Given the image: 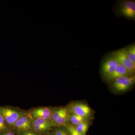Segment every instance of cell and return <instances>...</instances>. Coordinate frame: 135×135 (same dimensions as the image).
<instances>
[{
	"label": "cell",
	"instance_id": "cell-1",
	"mask_svg": "<svg viewBox=\"0 0 135 135\" xmlns=\"http://www.w3.org/2000/svg\"><path fill=\"white\" fill-rule=\"evenodd\" d=\"M113 11L118 17L129 20H135V1L118 0L113 8Z\"/></svg>",
	"mask_w": 135,
	"mask_h": 135
},
{
	"label": "cell",
	"instance_id": "cell-2",
	"mask_svg": "<svg viewBox=\"0 0 135 135\" xmlns=\"http://www.w3.org/2000/svg\"><path fill=\"white\" fill-rule=\"evenodd\" d=\"M119 64L113 51L106 53L103 56L100 65V72L104 80L107 81Z\"/></svg>",
	"mask_w": 135,
	"mask_h": 135
},
{
	"label": "cell",
	"instance_id": "cell-3",
	"mask_svg": "<svg viewBox=\"0 0 135 135\" xmlns=\"http://www.w3.org/2000/svg\"><path fill=\"white\" fill-rule=\"evenodd\" d=\"M135 83V74L119 77L108 83L111 89L118 93L127 91L134 86Z\"/></svg>",
	"mask_w": 135,
	"mask_h": 135
},
{
	"label": "cell",
	"instance_id": "cell-4",
	"mask_svg": "<svg viewBox=\"0 0 135 135\" xmlns=\"http://www.w3.org/2000/svg\"><path fill=\"white\" fill-rule=\"evenodd\" d=\"M26 113L25 111L15 107L0 106V115L11 128L15 122Z\"/></svg>",
	"mask_w": 135,
	"mask_h": 135
},
{
	"label": "cell",
	"instance_id": "cell-5",
	"mask_svg": "<svg viewBox=\"0 0 135 135\" xmlns=\"http://www.w3.org/2000/svg\"><path fill=\"white\" fill-rule=\"evenodd\" d=\"M33 130L40 135H45L50 132L53 127L50 120L42 119H32Z\"/></svg>",
	"mask_w": 135,
	"mask_h": 135
},
{
	"label": "cell",
	"instance_id": "cell-6",
	"mask_svg": "<svg viewBox=\"0 0 135 135\" xmlns=\"http://www.w3.org/2000/svg\"><path fill=\"white\" fill-rule=\"evenodd\" d=\"M67 108L70 113L88 118L91 115L92 110L87 104L79 102H73L68 105Z\"/></svg>",
	"mask_w": 135,
	"mask_h": 135
},
{
	"label": "cell",
	"instance_id": "cell-7",
	"mask_svg": "<svg viewBox=\"0 0 135 135\" xmlns=\"http://www.w3.org/2000/svg\"><path fill=\"white\" fill-rule=\"evenodd\" d=\"M11 128L16 133L25 131H33L32 119L28 113L20 117L13 124Z\"/></svg>",
	"mask_w": 135,
	"mask_h": 135
},
{
	"label": "cell",
	"instance_id": "cell-8",
	"mask_svg": "<svg viewBox=\"0 0 135 135\" xmlns=\"http://www.w3.org/2000/svg\"><path fill=\"white\" fill-rule=\"evenodd\" d=\"M118 62L123 66L132 74L135 73V64L130 62L125 53L124 49L122 48L113 51Z\"/></svg>",
	"mask_w": 135,
	"mask_h": 135
},
{
	"label": "cell",
	"instance_id": "cell-9",
	"mask_svg": "<svg viewBox=\"0 0 135 135\" xmlns=\"http://www.w3.org/2000/svg\"><path fill=\"white\" fill-rule=\"evenodd\" d=\"M52 112V108L44 107L32 109L28 113L32 119L42 118L50 121Z\"/></svg>",
	"mask_w": 135,
	"mask_h": 135
},
{
	"label": "cell",
	"instance_id": "cell-10",
	"mask_svg": "<svg viewBox=\"0 0 135 135\" xmlns=\"http://www.w3.org/2000/svg\"><path fill=\"white\" fill-rule=\"evenodd\" d=\"M131 75L133 74H131L126 68L119 63L115 71L107 80L106 82L108 83L117 78Z\"/></svg>",
	"mask_w": 135,
	"mask_h": 135
},
{
	"label": "cell",
	"instance_id": "cell-11",
	"mask_svg": "<svg viewBox=\"0 0 135 135\" xmlns=\"http://www.w3.org/2000/svg\"><path fill=\"white\" fill-rule=\"evenodd\" d=\"M129 60L135 64V44H129L123 48Z\"/></svg>",
	"mask_w": 135,
	"mask_h": 135
},
{
	"label": "cell",
	"instance_id": "cell-12",
	"mask_svg": "<svg viewBox=\"0 0 135 135\" xmlns=\"http://www.w3.org/2000/svg\"><path fill=\"white\" fill-rule=\"evenodd\" d=\"M86 120L87 118L74 114L70 113L69 118V123L74 127L77 126L81 122L87 121Z\"/></svg>",
	"mask_w": 135,
	"mask_h": 135
},
{
	"label": "cell",
	"instance_id": "cell-13",
	"mask_svg": "<svg viewBox=\"0 0 135 135\" xmlns=\"http://www.w3.org/2000/svg\"><path fill=\"white\" fill-rule=\"evenodd\" d=\"M89 125L87 121L81 122L74 127L78 133L83 135H86L89 129Z\"/></svg>",
	"mask_w": 135,
	"mask_h": 135
},
{
	"label": "cell",
	"instance_id": "cell-14",
	"mask_svg": "<svg viewBox=\"0 0 135 135\" xmlns=\"http://www.w3.org/2000/svg\"><path fill=\"white\" fill-rule=\"evenodd\" d=\"M51 132L54 135H69L67 131L64 127H54Z\"/></svg>",
	"mask_w": 135,
	"mask_h": 135
},
{
	"label": "cell",
	"instance_id": "cell-15",
	"mask_svg": "<svg viewBox=\"0 0 135 135\" xmlns=\"http://www.w3.org/2000/svg\"><path fill=\"white\" fill-rule=\"evenodd\" d=\"M67 131L69 135H83L75 130L74 126L68 123L64 126Z\"/></svg>",
	"mask_w": 135,
	"mask_h": 135
},
{
	"label": "cell",
	"instance_id": "cell-16",
	"mask_svg": "<svg viewBox=\"0 0 135 135\" xmlns=\"http://www.w3.org/2000/svg\"><path fill=\"white\" fill-rule=\"evenodd\" d=\"M10 128L6 123L3 118L0 115V134Z\"/></svg>",
	"mask_w": 135,
	"mask_h": 135
},
{
	"label": "cell",
	"instance_id": "cell-17",
	"mask_svg": "<svg viewBox=\"0 0 135 135\" xmlns=\"http://www.w3.org/2000/svg\"><path fill=\"white\" fill-rule=\"evenodd\" d=\"M17 135H40L33 131H25L16 133Z\"/></svg>",
	"mask_w": 135,
	"mask_h": 135
},
{
	"label": "cell",
	"instance_id": "cell-18",
	"mask_svg": "<svg viewBox=\"0 0 135 135\" xmlns=\"http://www.w3.org/2000/svg\"><path fill=\"white\" fill-rule=\"evenodd\" d=\"M0 135H17L15 131L11 128L8 129Z\"/></svg>",
	"mask_w": 135,
	"mask_h": 135
},
{
	"label": "cell",
	"instance_id": "cell-19",
	"mask_svg": "<svg viewBox=\"0 0 135 135\" xmlns=\"http://www.w3.org/2000/svg\"><path fill=\"white\" fill-rule=\"evenodd\" d=\"M54 135L53 134V133H52L51 132H50V133H47V134H46V135Z\"/></svg>",
	"mask_w": 135,
	"mask_h": 135
}]
</instances>
